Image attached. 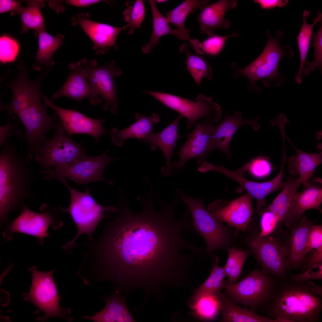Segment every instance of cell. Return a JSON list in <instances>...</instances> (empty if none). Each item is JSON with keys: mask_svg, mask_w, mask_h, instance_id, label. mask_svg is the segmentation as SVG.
<instances>
[{"mask_svg": "<svg viewBox=\"0 0 322 322\" xmlns=\"http://www.w3.org/2000/svg\"><path fill=\"white\" fill-rule=\"evenodd\" d=\"M239 32H235L230 35L221 36L213 35L203 41L197 39H191L189 41L195 51L197 53L203 55H214L218 54L222 49L226 40L229 38L237 36Z\"/></svg>", "mask_w": 322, "mask_h": 322, "instance_id": "ab89813d", "label": "cell"}, {"mask_svg": "<svg viewBox=\"0 0 322 322\" xmlns=\"http://www.w3.org/2000/svg\"><path fill=\"white\" fill-rule=\"evenodd\" d=\"M250 246L264 273L281 281L286 279L287 253L285 245L270 235L257 242L252 241Z\"/></svg>", "mask_w": 322, "mask_h": 322, "instance_id": "2e32d148", "label": "cell"}, {"mask_svg": "<svg viewBox=\"0 0 322 322\" xmlns=\"http://www.w3.org/2000/svg\"><path fill=\"white\" fill-rule=\"evenodd\" d=\"M309 12L306 10L304 11L303 23L297 37L298 47L300 56V63L299 70L295 78V82L298 84L302 82V78L309 75V70L311 63L306 60L307 52L309 49L312 31L314 26L318 22L322 21V14L318 11V16L314 20L312 24L307 23L306 20L309 16Z\"/></svg>", "mask_w": 322, "mask_h": 322, "instance_id": "f546056e", "label": "cell"}, {"mask_svg": "<svg viewBox=\"0 0 322 322\" xmlns=\"http://www.w3.org/2000/svg\"><path fill=\"white\" fill-rule=\"evenodd\" d=\"M38 32L39 47L32 68L37 71L44 68L51 69L54 64L52 56L62 44L64 36L59 35L52 36L44 30Z\"/></svg>", "mask_w": 322, "mask_h": 322, "instance_id": "d6a6232c", "label": "cell"}, {"mask_svg": "<svg viewBox=\"0 0 322 322\" xmlns=\"http://www.w3.org/2000/svg\"><path fill=\"white\" fill-rule=\"evenodd\" d=\"M252 198L247 193L225 204L223 201L216 200L210 204L207 210L219 221L244 232L254 213Z\"/></svg>", "mask_w": 322, "mask_h": 322, "instance_id": "d6986e66", "label": "cell"}, {"mask_svg": "<svg viewBox=\"0 0 322 322\" xmlns=\"http://www.w3.org/2000/svg\"><path fill=\"white\" fill-rule=\"evenodd\" d=\"M302 182L298 178L287 179L283 188L276 197L266 208L258 213L270 211L280 216L283 220L289 210L292 202Z\"/></svg>", "mask_w": 322, "mask_h": 322, "instance_id": "836d02e7", "label": "cell"}, {"mask_svg": "<svg viewBox=\"0 0 322 322\" xmlns=\"http://www.w3.org/2000/svg\"><path fill=\"white\" fill-rule=\"evenodd\" d=\"M73 26L79 25L93 43V49L97 55L106 54L113 48L117 49V38L128 24L122 27H115L92 20L90 14L79 13L71 18Z\"/></svg>", "mask_w": 322, "mask_h": 322, "instance_id": "ac0fdd59", "label": "cell"}, {"mask_svg": "<svg viewBox=\"0 0 322 322\" xmlns=\"http://www.w3.org/2000/svg\"><path fill=\"white\" fill-rule=\"evenodd\" d=\"M261 215L260 219L261 231L259 235L252 241L256 242L261 238L270 235L283 222L282 219L278 215L270 211L258 213Z\"/></svg>", "mask_w": 322, "mask_h": 322, "instance_id": "b9f144b4", "label": "cell"}, {"mask_svg": "<svg viewBox=\"0 0 322 322\" xmlns=\"http://www.w3.org/2000/svg\"><path fill=\"white\" fill-rule=\"evenodd\" d=\"M183 117L179 114L167 127L158 133L153 132L140 139L148 144L153 150L159 148L165 156L166 165L161 172L165 177H168L171 171V160L178 140L181 137L178 132L179 122Z\"/></svg>", "mask_w": 322, "mask_h": 322, "instance_id": "cb8c5ba5", "label": "cell"}, {"mask_svg": "<svg viewBox=\"0 0 322 322\" xmlns=\"http://www.w3.org/2000/svg\"><path fill=\"white\" fill-rule=\"evenodd\" d=\"M41 97L43 104L47 108L54 110L58 115L64 129L71 136L76 134H86L93 137L96 143L100 137L107 132L102 125L106 120L88 117L75 109H69L58 106L47 97L41 91Z\"/></svg>", "mask_w": 322, "mask_h": 322, "instance_id": "e0dca14e", "label": "cell"}, {"mask_svg": "<svg viewBox=\"0 0 322 322\" xmlns=\"http://www.w3.org/2000/svg\"><path fill=\"white\" fill-rule=\"evenodd\" d=\"M11 118L8 117L7 124L0 126V147H2L6 141L7 137L16 128L21 122L20 120L14 123L11 122Z\"/></svg>", "mask_w": 322, "mask_h": 322, "instance_id": "681fc988", "label": "cell"}, {"mask_svg": "<svg viewBox=\"0 0 322 322\" xmlns=\"http://www.w3.org/2000/svg\"><path fill=\"white\" fill-rule=\"evenodd\" d=\"M55 130L54 136L47 137L33 156L42 168L41 171H49L87 155L82 143L75 142L66 133L61 122Z\"/></svg>", "mask_w": 322, "mask_h": 322, "instance_id": "52a82bcc", "label": "cell"}, {"mask_svg": "<svg viewBox=\"0 0 322 322\" xmlns=\"http://www.w3.org/2000/svg\"><path fill=\"white\" fill-rule=\"evenodd\" d=\"M19 47L13 39L4 36L0 39V59L3 63L14 61L18 53Z\"/></svg>", "mask_w": 322, "mask_h": 322, "instance_id": "7bdbcfd3", "label": "cell"}, {"mask_svg": "<svg viewBox=\"0 0 322 322\" xmlns=\"http://www.w3.org/2000/svg\"><path fill=\"white\" fill-rule=\"evenodd\" d=\"M259 309L278 322H318L322 300L312 292L307 281L285 279L276 284L269 299Z\"/></svg>", "mask_w": 322, "mask_h": 322, "instance_id": "3957f363", "label": "cell"}, {"mask_svg": "<svg viewBox=\"0 0 322 322\" xmlns=\"http://www.w3.org/2000/svg\"><path fill=\"white\" fill-rule=\"evenodd\" d=\"M144 92L186 118L188 129L207 119L212 120L216 123L222 117L221 107L214 102L211 97L202 94L193 101L165 93L148 90Z\"/></svg>", "mask_w": 322, "mask_h": 322, "instance_id": "30bf717a", "label": "cell"}, {"mask_svg": "<svg viewBox=\"0 0 322 322\" xmlns=\"http://www.w3.org/2000/svg\"><path fill=\"white\" fill-rule=\"evenodd\" d=\"M132 225L123 235L112 223L103 238L101 257L110 272L123 279L140 281L165 271L174 241L160 216H150L148 226Z\"/></svg>", "mask_w": 322, "mask_h": 322, "instance_id": "6da1fadb", "label": "cell"}, {"mask_svg": "<svg viewBox=\"0 0 322 322\" xmlns=\"http://www.w3.org/2000/svg\"><path fill=\"white\" fill-rule=\"evenodd\" d=\"M247 171L253 177L262 178L266 177L272 170L271 163L268 159L260 156L246 163Z\"/></svg>", "mask_w": 322, "mask_h": 322, "instance_id": "ee69618b", "label": "cell"}, {"mask_svg": "<svg viewBox=\"0 0 322 322\" xmlns=\"http://www.w3.org/2000/svg\"><path fill=\"white\" fill-rule=\"evenodd\" d=\"M126 297L115 292L104 298V308L95 315L85 316L83 319L96 322H134V319L126 304Z\"/></svg>", "mask_w": 322, "mask_h": 322, "instance_id": "484cf974", "label": "cell"}, {"mask_svg": "<svg viewBox=\"0 0 322 322\" xmlns=\"http://www.w3.org/2000/svg\"><path fill=\"white\" fill-rule=\"evenodd\" d=\"M288 141L295 150L296 154L290 157L288 160L289 173L298 178L303 186L306 185L309 179L314 175L315 169L322 162V151L317 153H311L302 151L293 145L287 137Z\"/></svg>", "mask_w": 322, "mask_h": 322, "instance_id": "83f0119b", "label": "cell"}, {"mask_svg": "<svg viewBox=\"0 0 322 322\" xmlns=\"http://www.w3.org/2000/svg\"><path fill=\"white\" fill-rule=\"evenodd\" d=\"M254 2L259 4L264 9H270L276 7H281L289 2L288 0H255Z\"/></svg>", "mask_w": 322, "mask_h": 322, "instance_id": "816d5d0a", "label": "cell"}, {"mask_svg": "<svg viewBox=\"0 0 322 322\" xmlns=\"http://www.w3.org/2000/svg\"><path fill=\"white\" fill-rule=\"evenodd\" d=\"M209 2L208 0H185L173 10L166 12L165 17L168 23L189 35L188 30L185 27L187 16L196 9L201 10Z\"/></svg>", "mask_w": 322, "mask_h": 322, "instance_id": "e575fe53", "label": "cell"}, {"mask_svg": "<svg viewBox=\"0 0 322 322\" xmlns=\"http://www.w3.org/2000/svg\"><path fill=\"white\" fill-rule=\"evenodd\" d=\"M222 302L221 311L222 322H278L267 316L259 315L250 309L239 306L220 292Z\"/></svg>", "mask_w": 322, "mask_h": 322, "instance_id": "1f68e13d", "label": "cell"}, {"mask_svg": "<svg viewBox=\"0 0 322 322\" xmlns=\"http://www.w3.org/2000/svg\"><path fill=\"white\" fill-rule=\"evenodd\" d=\"M275 284L273 276L257 268L238 282L224 283L223 289L233 302L256 312L269 300Z\"/></svg>", "mask_w": 322, "mask_h": 322, "instance_id": "8992f818", "label": "cell"}, {"mask_svg": "<svg viewBox=\"0 0 322 322\" xmlns=\"http://www.w3.org/2000/svg\"><path fill=\"white\" fill-rule=\"evenodd\" d=\"M242 114L239 111H236L232 115L226 113L222 121L214 126L212 137L213 149L222 151L228 159L231 158L229 151L230 141L235 132L240 127L248 125L255 130H258L260 128L257 122L258 117L253 119H246L242 117Z\"/></svg>", "mask_w": 322, "mask_h": 322, "instance_id": "603a6c76", "label": "cell"}, {"mask_svg": "<svg viewBox=\"0 0 322 322\" xmlns=\"http://www.w3.org/2000/svg\"><path fill=\"white\" fill-rule=\"evenodd\" d=\"M322 263V247L314 249L312 253L309 257L306 260L301 268L302 272L313 266Z\"/></svg>", "mask_w": 322, "mask_h": 322, "instance_id": "c3c4849f", "label": "cell"}, {"mask_svg": "<svg viewBox=\"0 0 322 322\" xmlns=\"http://www.w3.org/2000/svg\"><path fill=\"white\" fill-rule=\"evenodd\" d=\"M16 116L25 129L24 133L20 131L18 136L26 143L27 160L29 163L47 138V134L55 130L61 122L57 113L52 116L47 113L41 101L34 103Z\"/></svg>", "mask_w": 322, "mask_h": 322, "instance_id": "ba28073f", "label": "cell"}, {"mask_svg": "<svg viewBox=\"0 0 322 322\" xmlns=\"http://www.w3.org/2000/svg\"><path fill=\"white\" fill-rule=\"evenodd\" d=\"M176 189L190 211L193 229L205 241L206 252L211 254L217 250L224 248L228 240L227 230L205 208L202 199L192 197Z\"/></svg>", "mask_w": 322, "mask_h": 322, "instance_id": "9c48e42d", "label": "cell"}, {"mask_svg": "<svg viewBox=\"0 0 322 322\" xmlns=\"http://www.w3.org/2000/svg\"><path fill=\"white\" fill-rule=\"evenodd\" d=\"M39 211L34 212L28 206L24 205L20 214L5 227L3 236L11 240L15 233L19 232L36 237L42 244L44 238L49 235L47 230L50 226L56 230L64 223L59 215L61 213L59 208L45 203L42 205Z\"/></svg>", "mask_w": 322, "mask_h": 322, "instance_id": "8fae6325", "label": "cell"}, {"mask_svg": "<svg viewBox=\"0 0 322 322\" xmlns=\"http://www.w3.org/2000/svg\"><path fill=\"white\" fill-rule=\"evenodd\" d=\"M322 247V226L312 225L308 232L305 254L311 250Z\"/></svg>", "mask_w": 322, "mask_h": 322, "instance_id": "bcb514c9", "label": "cell"}, {"mask_svg": "<svg viewBox=\"0 0 322 322\" xmlns=\"http://www.w3.org/2000/svg\"><path fill=\"white\" fill-rule=\"evenodd\" d=\"M303 187L302 191L295 194L284 218L283 222L288 227L297 224L306 210L315 209L321 212L320 208L322 202L321 186L309 181Z\"/></svg>", "mask_w": 322, "mask_h": 322, "instance_id": "44dd1931", "label": "cell"}, {"mask_svg": "<svg viewBox=\"0 0 322 322\" xmlns=\"http://www.w3.org/2000/svg\"><path fill=\"white\" fill-rule=\"evenodd\" d=\"M153 17V31L150 39L142 49L145 53H148L152 49L159 43V40L162 36L168 34L173 35L181 41L188 40L191 38L179 29H172L168 24L165 17L160 12L157 7L155 0H149Z\"/></svg>", "mask_w": 322, "mask_h": 322, "instance_id": "f1b7e54d", "label": "cell"}, {"mask_svg": "<svg viewBox=\"0 0 322 322\" xmlns=\"http://www.w3.org/2000/svg\"><path fill=\"white\" fill-rule=\"evenodd\" d=\"M135 117L137 121L126 128L122 130L116 128L112 129L110 133L111 141L116 145L121 146L126 140L131 138L140 140L153 133L154 125L160 120L158 115L155 113L149 116L137 113Z\"/></svg>", "mask_w": 322, "mask_h": 322, "instance_id": "4316f807", "label": "cell"}, {"mask_svg": "<svg viewBox=\"0 0 322 322\" xmlns=\"http://www.w3.org/2000/svg\"><path fill=\"white\" fill-rule=\"evenodd\" d=\"M55 178L66 187L70 194L69 207L64 208L59 206L60 211L61 213L66 212L69 213L77 228L75 237L62 247L66 252L71 253V250L75 247L76 241L81 235L86 234L89 240L94 239L92 233L95 232L100 221L110 217L104 215L105 211L114 213L117 209L113 205L103 206L99 204L91 195L89 187L86 186L85 191L80 192L70 186L65 178L57 177Z\"/></svg>", "mask_w": 322, "mask_h": 322, "instance_id": "277c9868", "label": "cell"}, {"mask_svg": "<svg viewBox=\"0 0 322 322\" xmlns=\"http://www.w3.org/2000/svg\"><path fill=\"white\" fill-rule=\"evenodd\" d=\"M23 7L21 2L15 0H0V13H2L10 10L15 11L18 13Z\"/></svg>", "mask_w": 322, "mask_h": 322, "instance_id": "f907efd6", "label": "cell"}, {"mask_svg": "<svg viewBox=\"0 0 322 322\" xmlns=\"http://www.w3.org/2000/svg\"><path fill=\"white\" fill-rule=\"evenodd\" d=\"M65 2L67 4L79 7H88L101 2H110L109 1L100 0H66Z\"/></svg>", "mask_w": 322, "mask_h": 322, "instance_id": "f5cc1de1", "label": "cell"}, {"mask_svg": "<svg viewBox=\"0 0 322 322\" xmlns=\"http://www.w3.org/2000/svg\"><path fill=\"white\" fill-rule=\"evenodd\" d=\"M0 153V218L1 224L12 211H22L26 199L37 196L30 190L32 183L38 178L27 160V155L18 152L17 146L7 140Z\"/></svg>", "mask_w": 322, "mask_h": 322, "instance_id": "7a4b0ae2", "label": "cell"}, {"mask_svg": "<svg viewBox=\"0 0 322 322\" xmlns=\"http://www.w3.org/2000/svg\"><path fill=\"white\" fill-rule=\"evenodd\" d=\"M30 269L32 273V284L30 292L25 295V298L44 312V316L41 320L58 317L69 322L72 321L73 317L66 316L71 314V309L61 308L59 306L60 297L52 277L54 270L41 272L35 266Z\"/></svg>", "mask_w": 322, "mask_h": 322, "instance_id": "7c38bea8", "label": "cell"}, {"mask_svg": "<svg viewBox=\"0 0 322 322\" xmlns=\"http://www.w3.org/2000/svg\"><path fill=\"white\" fill-rule=\"evenodd\" d=\"M81 61L86 77L93 91L105 101L103 109L116 114L118 103L114 78L121 74V69L114 61L106 63L100 66H97V62L94 59L89 61L83 58Z\"/></svg>", "mask_w": 322, "mask_h": 322, "instance_id": "5bb4252c", "label": "cell"}, {"mask_svg": "<svg viewBox=\"0 0 322 322\" xmlns=\"http://www.w3.org/2000/svg\"><path fill=\"white\" fill-rule=\"evenodd\" d=\"M108 151L107 149L103 154L95 157L87 155L71 163L42 174L48 180L61 177L74 182L77 185L98 181H103L112 185V181L107 180L104 177L103 171L107 165L119 158L110 157L107 154Z\"/></svg>", "mask_w": 322, "mask_h": 322, "instance_id": "4fadbf2b", "label": "cell"}, {"mask_svg": "<svg viewBox=\"0 0 322 322\" xmlns=\"http://www.w3.org/2000/svg\"><path fill=\"white\" fill-rule=\"evenodd\" d=\"M267 33L268 41L261 55L245 68L235 69L234 77L236 78L240 75L247 77L250 80L249 90L250 91H260V89L256 84L257 82L260 80L267 87L281 85L285 78L278 72L280 61L284 57H292L294 55L290 47L287 46L283 49L281 48L278 40L273 38L269 32Z\"/></svg>", "mask_w": 322, "mask_h": 322, "instance_id": "5b68a950", "label": "cell"}, {"mask_svg": "<svg viewBox=\"0 0 322 322\" xmlns=\"http://www.w3.org/2000/svg\"><path fill=\"white\" fill-rule=\"evenodd\" d=\"M70 73L62 86L52 95V100L60 97L72 98L77 102L89 98L93 105L99 104L102 100L93 91L85 73L81 61L71 62L69 65Z\"/></svg>", "mask_w": 322, "mask_h": 322, "instance_id": "ffe728a7", "label": "cell"}, {"mask_svg": "<svg viewBox=\"0 0 322 322\" xmlns=\"http://www.w3.org/2000/svg\"><path fill=\"white\" fill-rule=\"evenodd\" d=\"M213 123H215L213 120L207 119L196 124L177 153L178 160L171 162V171H174V174L183 170L186 163L191 159L196 158L199 165L206 161L208 156L214 150L212 137Z\"/></svg>", "mask_w": 322, "mask_h": 322, "instance_id": "9a60e30c", "label": "cell"}, {"mask_svg": "<svg viewBox=\"0 0 322 322\" xmlns=\"http://www.w3.org/2000/svg\"><path fill=\"white\" fill-rule=\"evenodd\" d=\"M318 31L312 35L313 41L312 46L315 49V55L313 61L311 63L309 71L311 72L317 67L321 71L322 65V23Z\"/></svg>", "mask_w": 322, "mask_h": 322, "instance_id": "f6af8a7d", "label": "cell"}, {"mask_svg": "<svg viewBox=\"0 0 322 322\" xmlns=\"http://www.w3.org/2000/svg\"><path fill=\"white\" fill-rule=\"evenodd\" d=\"M169 1L168 0H155L156 2H158V3H162L167 2Z\"/></svg>", "mask_w": 322, "mask_h": 322, "instance_id": "11a10c76", "label": "cell"}, {"mask_svg": "<svg viewBox=\"0 0 322 322\" xmlns=\"http://www.w3.org/2000/svg\"><path fill=\"white\" fill-rule=\"evenodd\" d=\"M43 1H32L27 7H23L18 13L21 21L24 31L33 29L38 31L44 30V20L41 12Z\"/></svg>", "mask_w": 322, "mask_h": 322, "instance_id": "74e56055", "label": "cell"}, {"mask_svg": "<svg viewBox=\"0 0 322 322\" xmlns=\"http://www.w3.org/2000/svg\"><path fill=\"white\" fill-rule=\"evenodd\" d=\"M313 223L305 216L291 227L287 244L285 245L287 253L286 267L287 271L301 268L306 258L305 248L309 230Z\"/></svg>", "mask_w": 322, "mask_h": 322, "instance_id": "7402d4cb", "label": "cell"}, {"mask_svg": "<svg viewBox=\"0 0 322 322\" xmlns=\"http://www.w3.org/2000/svg\"><path fill=\"white\" fill-rule=\"evenodd\" d=\"M309 285L310 288L312 291L315 295L322 297V287L315 284L310 280L307 281Z\"/></svg>", "mask_w": 322, "mask_h": 322, "instance_id": "db71d44e", "label": "cell"}, {"mask_svg": "<svg viewBox=\"0 0 322 322\" xmlns=\"http://www.w3.org/2000/svg\"><path fill=\"white\" fill-rule=\"evenodd\" d=\"M289 278L298 282H304L312 279L322 280V263L315 265L302 273L291 275Z\"/></svg>", "mask_w": 322, "mask_h": 322, "instance_id": "7dc6e473", "label": "cell"}, {"mask_svg": "<svg viewBox=\"0 0 322 322\" xmlns=\"http://www.w3.org/2000/svg\"><path fill=\"white\" fill-rule=\"evenodd\" d=\"M249 254V251L247 250H243L234 247L229 248L227 259L223 267L228 278L224 281L225 284L234 283L240 279L243 265Z\"/></svg>", "mask_w": 322, "mask_h": 322, "instance_id": "8d00e7d4", "label": "cell"}, {"mask_svg": "<svg viewBox=\"0 0 322 322\" xmlns=\"http://www.w3.org/2000/svg\"><path fill=\"white\" fill-rule=\"evenodd\" d=\"M126 4L127 7L123 14L124 20L130 28L128 34L132 35L135 29L141 27L145 16V9L142 0H137L131 4L126 2Z\"/></svg>", "mask_w": 322, "mask_h": 322, "instance_id": "60d3db41", "label": "cell"}, {"mask_svg": "<svg viewBox=\"0 0 322 322\" xmlns=\"http://www.w3.org/2000/svg\"><path fill=\"white\" fill-rule=\"evenodd\" d=\"M219 262V258L216 256L213 261V266L209 277L199 286L194 294L202 292L218 294L223 289L226 275L224 267L220 266Z\"/></svg>", "mask_w": 322, "mask_h": 322, "instance_id": "f35d334b", "label": "cell"}, {"mask_svg": "<svg viewBox=\"0 0 322 322\" xmlns=\"http://www.w3.org/2000/svg\"><path fill=\"white\" fill-rule=\"evenodd\" d=\"M219 293H194L189 305L196 316L205 321L215 319L221 312L222 306V300Z\"/></svg>", "mask_w": 322, "mask_h": 322, "instance_id": "4dcf8cb0", "label": "cell"}, {"mask_svg": "<svg viewBox=\"0 0 322 322\" xmlns=\"http://www.w3.org/2000/svg\"><path fill=\"white\" fill-rule=\"evenodd\" d=\"M180 49L181 51H184L186 54L187 69L197 85L199 84L203 78L209 80L211 79L212 74L211 68L205 58L197 55L192 54L185 45L182 46Z\"/></svg>", "mask_w": 322, "mask_h": 322, "instance_id": "d590c367", "label": "cell"}, {"mask_svg": "<svg viewBox=\"0 0 322 322\" xmlns=\"http://www.w3.org/2000/svg\"><path fill=\"white\" fill-rule=\"evenodd\" d=\"M237 2L236 0H221L204 7L197 18L201 33L210 36L217 29L229 27L230 22L225 18V15L228 9L234 8Z\"/></svg>", "mask_w": 322, "mask_h": 322, "instance_id": "d4e9b609", "label": "cell"}]
</instances>
